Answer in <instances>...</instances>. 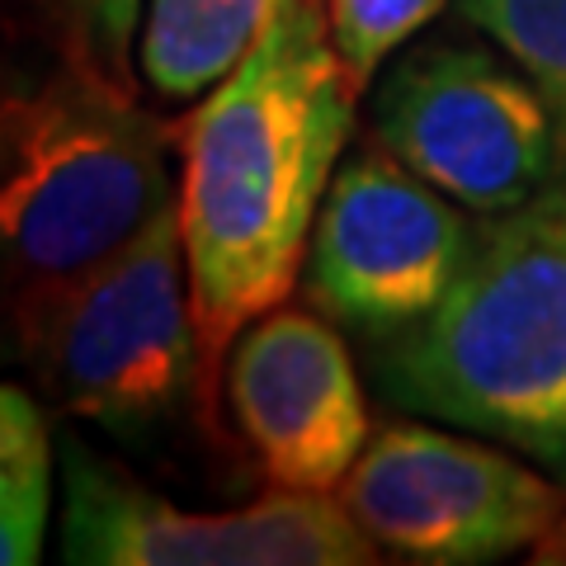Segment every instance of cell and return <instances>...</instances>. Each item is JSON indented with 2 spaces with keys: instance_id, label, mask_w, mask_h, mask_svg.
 <instances>
[{
  "instance_id": "cell-16",
  "label": "cell",
  "mask_w": 566,
  "mask_h": 566,
  "mask_svg": "<svg viewBox=\"0 0 566 566\" xmlns=\"http://www.w3.org/2000/svg\"><path fill=\"white\" fill-rule=\"evenodd\" d=\"M528 557H534V562H553V566H566V515L557 520V528H553V534H547L538 547H534V553H528Z\"/></svg>"
},
{
  "instance_id": "cell-7",
  "label": "cell",
  "mask_w": 566,
  "mask_h": 566,
  "mask_svg": "<svg viewBox=\"0 0 566 566\" xmlns=\"http://www.w3.org/2000/svg\"><path fill=\"white\" fill-rule=\"evenodd\" d=\"M62 528L71 566H364L374 538L349 520L340 495L270 486L237 510H185L91 453L57 439Z\"/></svg>"
},
{
  "instance_id": "cell-6",
  "label": "cell",
  "mask_w": 566,
  "mask_h": 566,
  "mask_svg": "<svg viewBox=\"0 0 566 566\" xmlns=\"http://www.w3.org/2000/svg\"><path fill=\"white\" fill-rule=\"evenodd\" d=\"M335 495L374 547L416 566H486L534 553L566 515L557 476L449 434L439 420L424 424V416L382 424Z\"/></svg>"
},
{
  "instance_id": "cell-13",
  "label": "cell",
  "mask_w": 566,
  "mask_h": 566,
  "mask_svg": "<svg viewBox=\"0 0 566 566\" xmlns=\"http://www.w3.org/2000/svg\"><path fill=\"white\" fill-rule=\"evenodd\" d=\"M444 6L449 0H326L331 39L340 48L349 81L364 91L387 57H397Z\"/></svg>"
},
{
  "instance_id": "cell-14",
  "label": "cell",
  "mask_w": 566,
  "mask_h": 566,
  "mask_svg": "<svg viewBox=\"0 0 566 566\" xmlns=\"http://www.w3.org/2000/svg\"><path fill=\"white\" fill-rule=\"evenodd\" d=\"M57 6L66 29L85 48V57L109 76H123L133 33L142 24V0H57Z\"/></svg>"
},
{
  "instance_id": "cell-8",
  "label": "cell",
  "mask_w": 566,
  "mask_h": 566,
  "mask_svg": "<svg viewBox=\"0 0 566 566\" xmlns=\"http://www.w3.org/2000/svg\"><path fill=\"white\" fill-rule=\"evenodd\" d=\"M476 218L378 142L340 161L316 212L303 289L335 326L387 340L430 316L472 251Z\"/></svg>"
},
{
  "instance_id": "cell-3",
  "label": "cell",
  "mask_w": 566,
  "mask_h": 566,
  "mask_svg": "<svg viewBox=\"0 0 566 566\" xmlns=\"http://www.w3.org/2000/svg\"><path fill=\"white\" fill-rule=\"evenodd\" d=\"M166 128L109 81L71 71L33 95L14 161L0 170V322L81 279L175 208Z\"/></svg>"
},
{
  "instance_id": "cell-5",
  "label": "cell",
  "mask_w": 566,
  "mask_h": 566,
  "mask_svg": "<svg viewBox=\"0 0 566 566\" xmlns=\"http://www.w3.org/2000/svg\"><path fill=\"white\" fill-rule=\"evenodd\" d=\"M374 142L472 218L524 208L566 175L553 104L501 52L420 43L382 71Z\"/></svg>"
},
{
  "instance_id": "cell-12",
  "label": "cell",
  "mask_w": 566,
  "mask_h": 566,
  "mask_svg": "<svg viewBox=\"0 0 566 566\" xmlns=\"http://www.w3.org/2000/svg\"><path fill=\"white\" fill-rule=\"evenodd\" d=\"M458 14L538 85L566 137V0H458Z\"/></svg>"
},
{
  "instance_id": "cell-1",
  "label": "cell",
  "mask_w": 566,
  "mask_h": 566,
  "mask_svg": "<svg viewBox=\"0 0 566 566\" xmlns=\"http://www.w3.org/2000/svg\"><path fill=\"white\" fill-rule=\"evenodd\" d=\"M359 85L331 39L326 0H289L264 39L180 128V218L203 397L227 349L293 293L322 199L354 133Z\"/></svg>"
},
{
  "instance_id": "cell-9",
  "label": "cell",
  "mask_w": 566,
  "mask_h": 566,
  "mask_svg": "<svg viewBox=\"0 0 566 566\" xmlns=\"http://www.w3.org/2000/svg\"><path fill=\"white\" fill-rule=\"evenodd\" d=\"M222 397L270 486L335 491L374 439L349 349L316 312L255 316L227 349Z\"/></svg>"
},
{
  "instance_id": "cell-10",
  "label": "cell",
  "mask_w": 566,
  "mask_h": 566,
  "mask_svg": "<svg viewBox=\"0 0 566 566\" xmlns=\"http://www.w3.org/2000/svg\"><path fill=\"white\" fill-rule=\"evenodd\" d=\"M289 0H142L137 71L156 95H208Z\"/></svg>"
},
{
  "instance_id": "cell-2",
  "label": "cell",
  "mask_w": 566,
  "mask_h": 566,
  "mask_svg": "<svg viewBox=\"0 0 566 566\" xmlns=\"http://www.w3.org/2000/svg\"><path fill=\"white\" fill-rule=\"evenodd\" d=\"M374 378L397 411L486 434L566 486V175L476 218L444 303L374 340Z\"/></svg>"
},
{
  "instance_id": "cell-4",
  "label": "cell",
  "mask_w": 566,
  "mask_h": 566,
  "mask_svg": "<svg viewBox=\"0 0 566 566\" xmlns=\"http://www.w3.org/2000/svg\"><path fill=\"white\" fill-rule=\"evenodd\" d=\"M14 359L66 416L123 444H147L203 397L189 260L175 208L81 279L14 307Z\"/></svg>"
},
{
  "instance_id": "cell-11",
  "label": "cell",
  "mask_w": 566,
  "mask_h": 566,
  "mask_svg": "<svg viewBox=\"0 0 566 566\" xmlns=\"http://www.w3.org/2000/svg\"><path fill=\"white\" fill-rule=\"evenodd\" d=\"M57 439L24 387L0 382V566L43 557L57 486Z\"/></svg>"
},
{
  "instance_id": "cell-15",
  "label": "cell",
  "mask_w": 566,
  "mask_h": 566,
  "mask_svg": "<svg viewBox=\"0 0 566 566\" xmlns=\"http://www.w3.org/2000/svg\"><path fill=\"white\" fill-rule=\"evenodd\" d=\"M29 114H33V95H6L0 99V170L14 161L29 128Z\"/></svg>"
}]
</instances>
